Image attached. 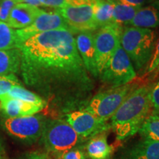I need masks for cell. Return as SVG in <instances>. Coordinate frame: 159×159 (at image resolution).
I'll use <instances>...</instances> for the list:
<instances>
[{"instance_id": "9c48e42d", "label": "cell", "mask_w": 159, "mask_h": 159, "mask_svg": "<svg viewBox=\"0 0 159 159\" xmlns=\"http://www.w3.org/2000/svg\"><path fill=\"white\" fill-rule=\"evenodd\" d=\"M47 119L41 114L7 118L4 121L6 130L21 140L33 142L41 139Z\"/></svg>"}, {"instance_id": "8992f818", "label": "cell", "mask_w": 159, "mask_h": 159, "mask_svg": "<svg viewBox=\"0 0 159 159\" xmlns=\"http://www.w3.org/2000/svg\"><path fill=\"white\" fill-rule=\"evenodd\" d=\"M99 77L112 87L128 84L136 78V70L122 46L117 47Z\"/></svg>"}, {"instance_id": "30bf717a", "label": "cell", "mask_w": 159, "mask_h": 159, "mask_svg": "<svg viewBox=\"0 0 159 159\" xmlns=\"http://www.w3.org/2000/svg\"><path fill=\"white\" fill-rule=\"evenodd\" d=\"M61 29H66L72 31L67 25L63 17L56 11L55 12H46L42 11L32 25L26 28L16 30L18 49L19 48L21 43L34 35L47 31Z\"/></svg>"}, {"instance_id": "f546056e", "label": "cell", "mask_w": 159, "mask_h": 159, "mask_svg": "<svg viewBox=\"0 0 159 159\" xmlns=\"http://www.w3.org/2000/svg\"><path fill=\"white\" fill-rule=\"evenodd\" d=\"M107 1H116L120 3L125 4V5L133 6V7H142L143 5L150 2L152 0H107Z\"/></svg>"}, {"instance_id": "d6986e66", "label": "cell", "mask_w": 159, "mask_h": 159, "mask_svg": "<svg viewBox=\"0 0 159 159\" xmlns=\"http://www.w3.org/2000/svg\"><path fill=\"white\" fill-rule=\"evenodd\" d=\"M114 7L107 0H98L94 7V18L97 29L113 23Z\"/></svg>"}, {"instance_id": "83f0119b", "label": "cell", "mask_w": 159, "mask_h": 159, "mask_svg": "<svg viewBox=\"0 0 159 159\" xmlns=\"http://www.w3.org/2000/svg\"><path fill=\"white\" fill-rule=\"evenodd\" d=\"M150 101L152 108H153V114H159V81L157 82L150 89Z\"/></svg>"}, {"instance_id": "2e32d148", "label": "cell", "mask_w": 159, "mask_h": 159, "mask_svg": "<svg viewBox=\"0 0 159 159\" xmlns=\"http://www.w3.org/2000/svg\"><path fill=\"white\" fill-rule=\"evenodd\" d=\"M128 25L145 29L159 27V2L141 7Z\"/></svg>"}, {"instance_id": "7a4b0ae2", "label": "cell", "mask_w": 159, "mask_h": 159, "mask_svg": "<svg viewBox=\"0 0 159 159\" xmlns=\"http://www.w3.org/2000/svg\"><path fill=\"white\" fill-rule=\"evenodd\" d=\"M149 85L136 88L122 102L111 118V126L117 140L133 136L148 117L152 109Z\"/></svg>"}, {"instance_id": "5b68a950", "label": "cell", "mask_w": 159, "mask_h": 159, "mask_svg": "<svg viewBox=\"0 0 159 159\" xmlns=\"http://www.w3.org/2000/svg\"><path fill=\"white\" fill-rule=\"evenodd\" d=\"M136 88L138 85L130 83L97 93L91 99L84 110L107 122Z\"/></svg>"}, {"instance_id": "277c9868", "label": "cell", "mask_w": 159, "mask_h": 159, "mask_svg": "<svg viewBox=\"0 0 159 159\" xmlns=\"http://www.w3.org/2000/svg\"><path fill=\"white\" fill-rule=\"evenodd\" d=\"M41 139L46 150L55 157L71 148L80 147L86 140L80 136L66 121L62 119L47 120Z\"/></svg>"}, {"instance_id": "e0dca14e", "label": "cell", "mask_w": 159, "mask_h": 159, "mask_svg": "<svg viewBox=\"0 0 159 159\" xmlns=\"http://www.w3.org/2000/svg\"><path fill=\"white\" fill-rule=\"evenodd\" d=\"M83 150L85 156L90 159H109L112 153V148L107 141L105 132L89 139Z\"/></svg>"}, {"instance_id": "8fae6325", "label": "cell", "mask_w": 159, "mask_h": 159, "mask_svg": "<svg viewBox=\"0 0 159 159\" xmlns=\"http://www.w3.org/2000/svg\"><path fill=\"white\" fill-rule=\"evenodd\" d=\"M66 121L80 136L85 139L104 133L109 128L107 122L85 110L69 113L66 115Z\"/></svg>"}, {"instance_id": "603a6c76", "label": "cell", "mask_w": 159, "mask_h": 159, "mask_svg": "<svg viewBox=\"0 0 159 159\" xmlns=\"http://www.w3.org/2000/svg\"><path fill=\"white\" fill-rule=\"evenodd\" d=\"M18 49L17 37L16 30L0 21V50Z\"/></svg>"}, {"instance_id": "44dd1931", "label": "cell", "mask_w": 159, "mask_h": 159, "mask_svg": "<svg viewBox=\"0 0 159 159\" xmlns=\"http://www.w3.org/2000/svg\"><path fill=\"white\" fill-rule=\"evenodd\" d=\"M4 97H9L12 99H16L19 100L25 101V102L33 103V104L41 105V106H46V102L39 95L32 92V91L27 90L23 86H21V84L15 85L11 90L9 91L8 94L5 95Z\"/></svg>"}, {"instance_id": "d6a6232c", "label": "cell", "mask_w": 159, "mask_h": 159, "mask_svg": "<svg viewBox=\"0 0 159 159\" xmlns=\"http://www.w3.org/2000/svg\"><path fill=\"white\" fill-rule=\"evenodd\" d=\"M12 1H15L18 3H21V0H12Z\"/></svg>"}, {"instance_id": "4dcf8cb0", "label": "cell", "mask_w": 159, "mask_h": 159, "mask_svg": "<svg viewBox=\"0 0 159 159\" xmlns=\"http://www.w3.org/2000/svg\"><path fill=\"white\" fill-rule=\"evenodd\" d=\"M26 159H50V158L43 152H33L27 155Z\"/></svg>"}, {"instance_id": "d4e9b609", "label": "cell", "mask_w": 159, "mask_h": 159, "mask_svg": "<svg viewBox=\"0 0 159 159\" xmlns=\"http://www.w3.org/2000/svg\"><path fill=\"white\" fill-rule=\"evenodd\" d=\"M18 2L12 0H0V21L7 22L12 9Z\"/></svg>"}, {"instance_id": "cb8c5ba5", "label": "cell", "mask_w": 159, "mask_h": 159, "mask_svg": "<svg viewBox=\"0 0 159 159\" xmlns=\"http://www.w3.org/2000/svg\"><path fill=\"white\" fill-rule=\"evenodd\" d=\"M19 84V81L15 75L0 76V99L8 94L15 85Z\"/></svg>"}, {"instance_id": "f1b7e54d", "label": "cell", "mask_w": 159, "mask_h": 159, "mask_svg": "<svg viewBox=\"0 0 159 159\" xmlns=\"http://www.w3.org/2000/svg\"><path fill=\"white\" fill-rule=\"evenodd\" d=\"M41 5L46 7H54L55 9H60L69 5L70 0H39Z\"/></svg>"}, {"instance_id": "7402d4cb", "label": "cell", "mask_w": 159, "mask_h": 159, "mask_svg": "<svg viewBox=\"0 0 159 159\" xmlns=\"http://www.w3.org/2000/svg\"><path fill=\"white\" fill-rule=\"evenodd\" d=\"M139 133L143 139L159 142V116L152 114L145 119Z\"/></svg>"}, {"instance_id": "836d02e7", "label": "cell", "mask_w": 159, "mask_h": 159, "mask_svg": "<svg viewBox=\"0 0 159 159\" xmlns=\"http://www.w3.org/2000/svg\"><path fill=\"white\" fill-rule=\"evenodd\" d=\"M156 71H159V67H158V69H157V70Z\"/></svg>"}, {"instance_id": "ba28073f", "label": "cell", "mask_w": 159, "mask_h": 159, "mask_svg": "<svg viewBox=\"0 0 159 159\" xmlns=\"http://www.w3.org/2000/svg\"><path fill=\"white\" fill-rule=\"evenodd\" d=\"M98 0L80 2L56 9L74 33L92 32L97 30L94 18V7Z\"/></svg>"}, {"instance_id": "5bb4252c", "label": "cell", "mask_w": 159, "mask_h": 159, "mask_svg": "<svg viewBox=\"0 0 159 159\" xmlns=\"http://www.w3.org/2000/svg\"><path fill=\"white\" fill-rule=\"evenodd\" d=\"M42 11L43 10L35 6L25 3H18L12 9L6 23L13 29L26 28L33 23Z\"/></svg>"}, {"instance_id": "9a60e30c", "label": "cell", "mask_w": 159, "mask_h": 159, "mask_svg": "<svg viewBox=\"0 0 159 159\" xmlns=\"http://www.w3.org/2000/svg\"><path fill=\"white\" fill-rule=\"evenodd\" d=\"M44 107L9 97L0 99V110L8 118L31 116L36 114Z\"/></svg>"}, {"instance_id": "7c38bea8", "label": "cell", "mask_w": 159, "mask_h": 159, "mask_svg": "<svg viewBox=\"0 0 159 159\" xmlns=\"http://www.w3.org/2000/svg\"><path fill=\"white\" fill-rule=\"evenodd\" d=\"M77 49L89 74L94 78L99 77L97 69L94 35L92 32H81L75 37Z\"/></svg>"}, {"instance_id": "4316f807", "label": "cell", "mask_w": 159, "mask_h": 159, "mask_svg": "<svg viewBox=\"0 0 159 159\" xmlns=\"http://www.w3.org/2000/svg\"><path fill=\"white\" fill-rule=\"evenodd\" d=\"M159 67V39L157 41L152 53V57L150 60L148 66H147V72L151 73L156 71Z\"/></svg>"}, {"instance_id": "ffe728a7", "label": "cell", "mask_w": 159, "mask_h": 159, "mask_svg": "<svg viewBox=\"0 0 159 159\" xmlns=\"http://www.w3.org/2000/svg\"><path fill=\"white\" fill-rule=\"evenodd\" d=\"M113 5V22L122 25V24L128 25L134 19L137 11L141 7H133L116 1H108Z\"/></svg>"}, {"instance_id": "1f68e13d", "label": "cell", "mask_w": 159, "mask_h": 159, "mask_svg": "<svg viewBox=\"0 0 159 159\" xmlns=\"http://www.w3.org/2000/svg\"><path fill=\"white\" fill-rule=\"evenodd\" d=\"M21 3L27 4V5L35 6V7H40L41 5V2H40L39 0H21Z\"/></svg>"}, {"instance_id": "ac0fdd59", "label": "cell", "mask_w": 159, "mask_h": 159, "mask_svg": "<svg viewBox=\"0 0 159 159\" xmlns=\"http://www.w3.org/2000/svg\"><path fill=\"white\" fill-rule=\"evenodd\" d=\"M21 52L19 49L0 50V76L15 75L20 70Z\"/></svg>"}, {"instance_id": "6da1fadb", "label": "cell", "mask_w": 159, "mask_h": 159, "mask_svg": "<svg viewBox=\"0 0 159 159\" xmlns=\"http://www.w3.org/2000/svg\"><path fill=\"white\" fill-rule=\"evenodd\" d=\"M75 33L50 30L21 43L20 71L26 84L47 92L61 90L77 98L90 93L94 81L77 51Z\"/></svg>"}, {"instance_id": "484cf974", "label": "cell", "mask_w": 159, "mask_h": 159, "mask_svg": "<svg viewBox=\"0 0 159 159\" xmlns=\"http://www.w3.org/2000/svg\"><path fill=\"white\" fill-rule=\"evenodd\" d=\"M56 159H86L83 148L80 147L71 148L55 156Z\"/></svg>"}, {"instance_id": "52a82bcc", "label": "cell", "mask_w": 159, "mask_h": 159, "mask_svg": "<svg viewBox=\"0 0 159 159\" xmlns=\"http://www.w3.org/2000/svg\"><path fill=\"white\" fill-rule=\"evenodd\" d=\"M122 31V25L113 22L98 29L97 33L94 35L98 76L102 73L117 47L120 45Z\"/></svg>"}, {"instance_id": "4fadbf2b", "label": "cell", "mask_w": 159, "mask_h": 159, "mask_svg": "<svg viewBox=\"0 0 159 159\" xmlns=\"http://www.w3.org/2000/svg\"><path fill=\"white\" fill-rule=\"evenodd\" d=\"M116 159H159V142L143 139L125 148Z\"/></svg>"}, {"instance_id": "3957f363", "label": "cell", "mask_w": 159, "mask_h": 159, "mask_svg": "<svg viewBox=\"0 0 159 159\" xmlns=\"http://www.w3.org/2000/svg\"><path fill=\"white\" fill-rule=\"evenodd\" d=\"M156 44V33L151 29L126 27L122 28L120 45L136 70L148 65Z\"/></svg>"}]
</instances>
